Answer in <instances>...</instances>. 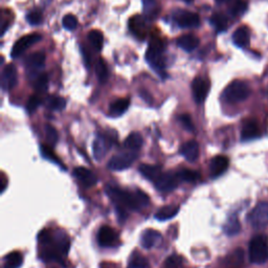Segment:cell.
I'll return each instance as SVG.
<instances>
[{"mask_svg": "<svg viewBox=\"0 0 268 268\" xmlns=\"http://www.w3.org/2000/svg\"><path fill=\"white\" fill-rule=\"evenodd\" d=\"M106 193L116 207L120 220L128 217V211H139L150 202L148 195L140 190L125 191L114 185H107Z\"/></svg>", "mask_w": 268, "mask_h": 268, "instance_id": "obj_1", "label": "cell"}, {"mask_svg": "<svg viewBox=\"0 0 268 268\" xmlns=\"http://www.w3.org/2000/svg\"><path fill=\"white\" fill-rule=\"evenodd\" d=\"M163 51H165V44L158 37H153L150 44H149L146 60L154 70H156L160 77L165 78V60H163Z\"/></svg>", "mask_w": 268, "mask_h": 268, "instance_id": "obj_2", "label": "cell"}, {"mask_svg": "<svg viewBox=\"0 0 268 268\" xmlns=\"http://www.w3.org/2000/svg\"><path fill=\"white\" fill-rule=\"evenodd\" d=\"M248 256L251 263L263 264L268 259V242L267 238L259 235L252 238L249 242Z\"/></svg>", "mask_w": 268, "mask_h": 268, "instance_id": "obj_3", "label": "cell"}, {"mask_svg": "<svg viewBox=\"0 0 268 268\" xmlns=\"http://www.w3.org/2000/svg\"><path fill=\"white\" fill-rule=\"evenodd\" d=\"M250 93L248 85L243 81H234L223 91L222 98L227 103H239L246 100Z\"/></svg>", "mask_w": 268, "mask_h": 268, "instance_id": "obj_4", "label": "cell"}, {"mask_svg": "<svg viewBox=\"0 0 268 268\" xmlns=\"http://www.w3.org/2000/svg\"><path fill=\"white\" fill-rule=\"evenodd\" d=\"M247 221L254 228H264L268 225V202L258 203L247 216Z\"/></svg>", "mask_w": 268, "mask_h": 268, "instance_id": "obj_5", "label": "cell"}, {"mask_svg": "<svg viewBox=\"0 0 268 268\" xmlns=\"http://www.w3.org/2000/svg\"><path fill=\"white\" fill-rule=\"evenodd\" d=\"M180 178L177 173H161L154 181V185L157 191L169 193L174 191L180 182Z\"/></svg>", "mask_w": 268, "mask_h": 268, "instance_id": "obj_6", "label": "cell"}, {"mask_svg": "<svg viewBox=\"0 0 268 268\" xmlns=\"http://www.w3.org/2000/svg\"><path fill=\"white\" fill-rule=\"evenodd\" d=\"M136 158L135 151H129L114 155L108 161V168L112 171H123L131 167Z\"/></svg>", "mask_w": 268, "mask_h": 268, "instance_id": "obj_7", "label": "cell"}, {"mask_svg": "<svg viewBox=\"0 0 268 268\" xmlns=\"http://www.w3.org/2000/svg\"><path fill=\"white\" fill-rule=\"evenodd\" d=\"M173 18L177 25L181 28L198 27L200 24V19L198 14L190 11L177 10L173 14Z\"/></svg>", "mask_w": 268, "mask_h": 268, "instance_id": "obj_8", "label": "cell"}, {"mask_svg": "<svg viewBox=\"0 0 268 268\" xmlns=\"http://www.w3.org/2000/svg\"><path fill=\"white\" fill-rule=\"evenodd\" d=\"M41 39L42 37L39 34H36V33L22 37V38L17 40L16 43L14 44V46L12 48V53H11L12 58L14 59L19 58L27 48L33 46L34 44L38 43Z\"/></svg>", "mask_w": 268, "mask_h": 268, "instance_id": "obj_9", "label": "cell"}, {"mask_svg": "<svg viewBox=\"0 0 268 268\" xmlns=\"http://www.w3.org/2000/svg\"><path fill=\"white\" fill-rule=\"evenodd\" d=\"M208 90H210V82L206 79L197 77L192 82L193 98L197 104H202L206 99Z\"/></svg>", "mask_w": 268, "mask_h": 268, "instance_id": "obj_10", "label": "cell"}, {"mask_svg": "<svg viewBox=\"0 0 268 268\" xmlns=\"http://www.w3.org/2000/svg\"><path fill=\"white\" fill-rule=\"evenodd\" d=\"M98 243L101 247H113L118 242V237L115 230L108 225H103L98 232Z\"/></svg>", "mask_w": 268, "mask_h": 268, "instance_id": "obj_11", "label": "cell"}, {"mask_svg": "<svg viewBox=\"0 0 268 268\" xmlns=\"http://www.w3.org/2000/svg\"><path fill=\"white\" fill-rule=\"evenodd\" d=\"M73 176L77 178L84 188H91L98 182V177L90 170L84 167H78L73 170Z\"/></svg>", "mask_w": 268, "mask_h": 268, "instance_id": "obj_12", "label": "cell"}, {"mask_svg": "<svg viewBox=\"0 0 268 268\" xmlns=\"http://www.w3.org/2000/svg\"><path fill=\"white\" fill-rule=\"evenodd\" d=\"M18 82L17 69L14 64H7L1 74V87L3 90L9 91L16 86Z\"/></svg>", "mask_w": 268, "mask_h": 268, "instance_id": "obj_13", "label": "cell"}, {"mask_svg": "<svg viewBox=\"0 0 268 268\" xmlns=\"http://www.w3.org/2000/svg\"><path fill=\"white\" fill-rule=\"evenodd\" d=\"M44 63H45V55H44V53L37 51V53L29 55L26 58V61H25V66L28 70L29 76L31 77L38 76V74H37V71L43 68Z\"/></svg>", "mask_w": 268, "mask_h": 268, "instance_id": "obj_14", "label": "cell"}, {"mask_svg": "<svg viewBox=\"0 0 268 268\" xmlns=\"http://www.w3.org/2000/svg\"><path fill=\"white\" fill-rule=\"evenodd\" d=\"M111 138L108 136H98L92 144L93 156L96 160H101L105 157L107 152L110 150Z\"/></svg>", "mask_w": 268, "mask_h": 268, "instance_id": "obj_15", "label": "cell"}, {"mask_svg": "<svg viewBox=\"0 0 268 268\" xmlns=\"http://www.w3.org/2000/svg\"><path fill=\"white\" fill-rule=\"evenodd\" d=\"M229 159L224 155H217L211 159L210 172L212 177L221 176L228 169Z\"/></svg>", "mask_w": 268, "mask_h": 268, "instance_id": "obj_16", "label": "cell"}, {"mask_svg": "<svg viewBox=\"0 0 268 268\" xmlns=\"http://www.w3.org/2000/svg\"><path fill=\"white\" fill-rule=\"evenodd\" d=\"M162 241V236L155 229H146L140 237L141 246L146 249L155 247L156 245L160 244Z\"/></svg>", "mask_w": 268, "mask_h": 268, "instance_id": "obj_17", "label": "cell"}, {"mask_svg": "<svg viewBox=\"0 0 268 268\" xmlns=\"http://www.w3.org/2000/svg\"><path fill=\"white\" fill-rule=\"evenodd\" d=\"M199 42L200 41L198 37L193 34L182 35L176 40L177 45L181 49H183L184 51H188V53H191V51L195 50L199 45Z\"/></svg>", "mask_w": 268, "mask_h": 268, "instance_id": "obj_18", "label": "cell"}, {"mask_svg": "<svg viewBox=\"0 0 268 268\" xmlns=\"http://www.w3.org/2000/svg\"><path fill=\"white\" fill-rule=\"evenodd\" d=\"M180 154L188 161H195L199 156V145L196 140H189L180 147Z\"/></svg>", "mask_w": 268, "mask_h": 268, "instance_id": "obj_19", "label": "cell"}, {"mask_svg": "<svg viewBox=\"0 0 268 268\" xmlns=\"http://www.w3.org/2000/svg\"><path fill=\"white\" fill-rule=\"evenodd\" d=\"M129 28L132 34L139 40H144L146 38V25L145 17L135 16L132 17L129 21Z\"/></svg>", "mask_w": 268, "mask_h": 268, "instance_id": "obj_20", "label": "cell"}, {"mask_svg": "<svg viewBox=\"0 0 268 268\" xmlns=\"http://www.w3.org/2000/svg\"><path fill=\"white\" fill-rule=\"evenodd\" d=\"M260 136V129L256 121L245 122L241 130V139L250 140Z\"/></svg>", "mask_w": 268, "mask_h": 268, "instance_id": "obj_21", "label": "cell"}, {"mask_svg": "<svg viewBox=\"0 0 268 268\" xmlns=\"http://www.w3.org/2000/svg\"><path fill=\"white\" fill-rule=\"evenodd\" d=\"M130 106V100L127 98L117 99L114 102L110 104L109 106V114L113 117L121 116L126 111L128 110Z\"/></svg>", "mask_w": 268, "mask_h": 268, "instance_id": "obj_22", "label": "cell"}, {"mask_svg": "<svg viewBox=\"0 0 268 268\" xmlns=\"http://www.w3.org/2000/svg\"><path fill=\"white\" fill-rule=\"evenodd\" d=\"M179 210H180L179 205H174V204L165 205L160 207L159 210L156 212L154 217L156 220H159V221L170 220L173 217H175V216L178 214V212H179Z\"/></svg>", "mask_w": 268, "mask_h": 268, "instance_id": "obj_23", "label": "cell"}, {"mask_svg": "<svg viewBox=\"0 0 268 268\" xmlns=\"http://www.w3.org/2000/svg\"><path fill=\"white\" fill-rule=\"evenodd\" d=\"M144 17L147 20H154L159 14V5L156 0H143Z\"/></svg>", "mask_w": 268, "mask_h": 268, "instance_id": "obj_24", "label": "cell"}, {"mask_svg": "<svg viewBox=\"0 0 268 268\" xmlns=\"http://www.w3.org/2000/svg\"><path fill=\"white\" fill-rule=\"evenodd\" d=\"M249 31L246 26H241L239 28H237L233 35V41L236 45L239 47L247 46L249 44Z\"/></svg>", "mask_w": 268, "mask_h": 268, "instance_id": "obj_25", "label": "cell"}, {"mask_svg": "<svg viewBox=\"0 0 268 268\" xmlns=\"http://www.w3.org/2000/svg\"><path fill=\"white\" fill-rule=\"evenodd\" d=\"M138 171L141 175L147 178V179H149L150 181H153V182L157 179L159 175L162 173L160 167L150 166V165H141V166H139Z\"/></svg>", "mask_w": 268, "mask_h": 268, "instance_id": "obj_26", "label": "cell"}, {"mask_svg": "<svg viewBox=\"0 0 268 268\" xmlns=\"http://www.w3.org/2000/svg\"><path fill=\"white\" fill-rule=\"evenodd\" d=\"M144 144L143 136L138 132H132L129 134L128 137L126 138L124 146L130 151H137Z\"/></svg>", "mask_w": 268, "mask_h": 268, "instance_id": "obj_27", "label": "cell"}, {"mask_svg": "<svg viewBox=\"0 0 268 268\" xmlns=\"http://www.w3.org/2000/svg\"><path fill=\"white\" fill-rule=\"evenodd\" d=\"M223 230H224V233L227 236H236L240 233L241 224L236 215L229 216V218L225 222L224 226H223Z\"/></svg>", "mask_w": 268, "mask_h": 268, "instance_id": "obj_28", "label": "cell"}, {"mask_svg": "<svg viewBox=\"0 0 268 268\" xmlns=\"http://www.w3.org/2000/svg\"><path fill=\"white\" fill-rule=\"evenodd\" d=\"M23 262V256L20 251H13L4 258L3 268H19Z\"/></svg>", "mask_w": 268, "mask_h": 268, "instance_id": "obj_29", "label": "cell"}, {"mask_svg": "<svg viewBox=\"0 0 268 268\" xmlns=\"http://www.w3.org/2000/svg\"><path fill=\"white\" fill-rule=\"evenodd\" d=\"M127 268H149V261L139 252L134 251L128 260Z\"/></svg>", "mask_w": 268, "mask_h": 268, "instance_id": "obj_30", "label": "cell"}, {"mask_svg": "<svg viewBox=\"0 0 268 268\" xmlns=\"http://www.w3.org/2000/svg\"><path fill=\"white\" fill-rule=\"evenodd\" d=\"M45 106L53 111H61L66 107V100L62 96L50 95L45 101Z\"/></svg>", "mask_w": 268, "mask_h": 268, "instance_id": "obj_31", "label": "cell"}, {"mask_svg": "<svg viewBox=\"0 0 268 268\" xmlns=\"http://www.w3.org/2000/svg\"><path fill=\"white\" fill-rule=\"evenodd\" d=\"M95 73L96 77H98V80L100 83L105 84L107 80H108V68H107V64L104 61V59L100 58L98 61L95 63Z\"/></svg>", "mask_w": 268, "mask_h": 268, "instance_id": "obj_32", "label": "cell"}, {"mask_svg": "<svg viewBox=\"0 0 268 268\" xmlns=\"http://www.w3.org/2000/svg\"><path fill=\"white\" fill-rule=\"evenodd\" d=\"M181 181H185L189 183H196L200 180V174L197 171L191 169H181L179 172H177Z\"/></svg>", "mask_w": 268, "mask_h": 268, "instance_id": "obj_33", "label": "cell"}, {"mask_svg": "<svg viewBox=\"0 0 268 268\" xmlns=\"http://www.w3.org/2000/svg\"><path fill=\"white\" fill-rule=\"evenodd\" d=\"M88 40L96 51H101L103 49L104 36L102 32L98 31V29H92V31H90L88 34Z\"/></svg>", "mask_w": 268, "mask_h": 268, "instance_id": "obj_34", "label": "cell"}, {"mask_svg": "<svg viewBox=\"0 0 268 268\" xmlns=\"http://www.w3.org/2000/svg\"><path fill=\"white\" fill-rule=\"evenodd\" d=\"M211 23L218 33L224 32L227 28V19L224 15L221 13H216L213 15L211 18Z\"/></svg>", "mask_w": 268, "mask_h": 268, "instance_id": "obj_35", "label": "cell"}, {"mask_svg": "<svg viewBox=\"0 0 268 268\" xmlns=\"http://www.w3.org/2000/svg\"><path fill=\"white\" fill-rule=\"evenodd\" d=\"M48 87V77L45 72L38 74L34 80V88L37 91L43 92L45 91Z\"/></svg>", "mask_w": 268, "mask_h": 268, "instance_id": "obj_36", "label": "cell"}, {"mask_svg": "<svg viewBox=\"0 0 268 268\" xmlns=\"http://www.w3.org/2000/svg\"><path fill=\"white\" fill-rule=\"evenodd\" d=\"M40 151H41V154H42V156H43L44 158H46V159H48V160H50V161H53V162H56L57 165L63 167L62 161L57 157L56 154L54 153L53 150H51V148H50V147L45 146V145H41V146H40ZM63 169H65V168L63 167Z\"/></svg>", "mask_w": 268, "mask_h": 268, "instance_id": "obj_37", "label": "cell"}, {"mask_svg": "<svg viewBox=\"0 0 268 268\" xmlns=\"http://www.w3.org/2000/svg\"><path fill=\"white\" fill-rule=\"evenodd\" d=\"M247 10V3L244 0H234L229 6V11L234 16H238V15H242Z\"/></svg>", "mask_w": 268, "mask_h": 268, "instance_id": "obj_38", "label": "cell"}, {"mask_svg": "<svg viewBox=\"0 0 268 268\" xmlns=\"http://www.w3.org/2000/svg\"><path fill=\"white\" fill-rule=\"evenodd\" d=\"M44 130H45V137H46L47 143L50 146L56 145L57 141H58V138H59L57 130L51 125H45Z\"/></svg>", "mask_w": 268, "mask_h": 268, "instance_id": "obj_39", "label": "cell"}, {"mask_svg": "<svg viewBox=\"0 0 268 268\" xmlns=\"http://www.w3.org/2000/svg\"><path fill=\"white\" fill-rule=\"evenodd\" d=\"M62 24L65 29L73 31V29L78 26V19L76 16H73V15H71V14L65 15L63 20H62Z\"/></svg>", "mask_w": 268, "mask_h": 268, "instance_id": "obj_40", "label": "cell"}, {"mask_svg": "<svg viewBox=\"0 0 268 268\" xmlns=\"http://www.w3.org/2000/svg\"><path fill=\"white\" fill-rule=\"evenodd\" d=\"M183 259L178 255L170 256L165 262L166 268H180L182 266Z\"/></svg>", "mask_w": 268, "mask_h": 268, "instance_id": "obj_41", "label": "cell"}, {"mask_svg": "<svg viewBox=\"0 0 268 268\" xmlns=\"http://www.w3.org/2000/svg\"><path fill=\"white\" fill-rule=\"evenodd\" d=\"M41 104V99L39 98L38 95H32L31 98L28 99L27 103H26V110L27 112L29 114L34 113L35 111L37 110V108H38L40 106Z\"/></svg>", "mask_w": 268, "mask_h": 268, "instance_id": "obj_42", "label": "cell"}, {"mask_svg": "<svg viewBox=\"0 0 268 268\" xmlns=\"http://www.w3.org/2000/svg\"><path fill=\"white\" fill-rule=\"evenodd\" d=\"M178 121L180 122V124L182 125V127L187 130V131H190V132H194L195 130V127H194V124H193L192 122V118L189 114H181L178 116Z\"/></svg>", "mask_w": 268, "mask_h": 268, "instance_id": "obj_43", "label": "cell"}, {"mask_svg": "<svg viewBox=\"0 0 268 268\" xmlns=\"http://www.w3.org/2000/svg\"><path fill=\"white\" fill-rule=\"evenodd\" d=\"M26 20L29 24L38 25L41 23V21H42V15L38 11H32V12L27 13Z\"/></svg>", "mask_w": 268, "mask_h": 268, "instance_id": "obj_44", "label": "cell"}, {"mask_svg": "<svg viewBox=\"0 0 268 268\" xmlns=\"http://www.w3.org/2000/svg\"><path fill=\"white\" fill-rule=\"evenodd\" d=\"M139 94H140L141 98H143L147 103H149V104L152 103V101H153L152 95L150 93H149L148 91H146V90H144V89H143V90H140Z\"/></svg>", "mask_w": 268, "mask_h": 268, "instance_id": "obj_45", "label": "cell"}, {"mask_svg": "<svg viewBox=\"0 0 268 268\" xmlns=\"http://www.w3.org/2000/svg\"><path fill=\"white\" fill-rule=\"evenodd\" d=\"M6 178H5V176L4 175H2V183H1V185H0V188H1V191L3 192L4 190H5V188H6Z\"/></svg>", "mask_w": 268, "mask_h": 268, "instance_id": "obj_46", "label": "cell"}, {"mask_svg": "<svg viewBox=\"0 0 268 268\" xmlns=\"http://www.w3.org/2000/svg\"><path fill=\"white\" fill-rule=\"evenodd\" d=\"M184 2H187V3H192L193 1H194V0H183Z\"/></svg>", "mask_w": 268, "mask_h": 268, "instance_id": "obj_47", "label": "cell"}, {"mask_svg": "<svg viewBox=\"0 0 268 268\" xmlns=\"http://www.w3.org/2000/svg\"><path fill=\"white\" fill-rule=\"evenodd\" d=\"M224 1V0H217V2H223Z\"/></svg>", "mask_w": 268, "mask_h": 268, "instance_id": "obj_48", "label": "cell"}]
</instances>
